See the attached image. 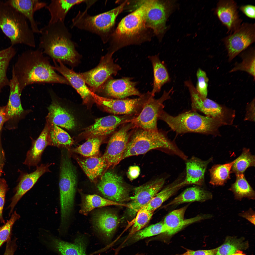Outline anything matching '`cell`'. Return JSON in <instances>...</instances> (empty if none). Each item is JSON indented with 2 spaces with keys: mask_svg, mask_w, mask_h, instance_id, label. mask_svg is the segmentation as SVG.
Here are the masks:
<instances>
[{
  "mask_svg": "<svg viewBox=\"0 0 255 255\" xmlns=\"http://www.w3.org/2000/svg\"><path fill=\"white\" fill-rule=\"evenodd\" d=\"M38 48L29 50L18 57L12 67L20 92L30 85L36 83H58L70 85L63 76L57 73Z\"/></svg>",
  "mask_w": 255,
  "mask_h": 255,
  "instance_id": "6da1fadb",
  "label": "cell"
},
{
  "mask_svg": "<svg viewBox=\"0 0 255 255\" xmlns=\"http://www.w3.org/2000/svg\"><path fill=\"white\" fill-rule=\"evenodd\" d=\"M40 30L38 48L44 54L70 65L77 62L79 55L64 21L48 23Z\"/></svg>",
  "mask_w": 255,
  "mask_h": 255,
  "instance_id": "7a4b0ae2",
  "label": "cell"
},
{
  "mask_svg": "<svg viewBox=\"0 0 255 255\" xmlns=\"http://www.w3.org/2000/svg\"><path fill=\"white\" fill-rule=\"evenodd\" d=\"M155 149H161L183 159L186 156L174 142L168 138L166 132L159 130L150 131L135 128L132 131L122 160L131 156L144 154Z\"/></svg>",
  "mask_w": 255,
  "mask_h": 255,
  "instance_id": "3957f363",
  "label": "cell"
},
{
  "mask_svg": "<svg viewBox=\"0 0 255 255\" xmlns=\"http://www.w3.org/2000/svg\"><path fill=\"white\" fill-rule=\"evenodd\" d=\"M159 119L166 123L177 134L189 132L216 136L219 134V129L222 125L219 119L201 115L193 110L173 116L164 110Z\"/></svg>",
  "mask_w": 255,
  "mask_h": 255,
  "instance_id": "277c9868",
  "label": "cell"
},
{
  "mask_svg": "<svg viewBox=\"0 0 255 255\" xmlns=\"http://www.w3.org/2000/svg\"><path fill=\"white\" fill-rule=\"evenodd\" d=\"M27 20L8 2H0V28L12 45L20 44L35 47L34 33Z\"/></svg>",
  "mask_w": 255,
  "mask_h": 255,
  "instance_id": "5b68a950",
  "label": "cell"
},
{
  "mask_svg": "<svg viewBox=\"0 0 255 255\" xmlns=\"http://www.w3.org/2000/svg\"><path fill=\"white\" fill-rule=\"evenodd\" d=\"M127 1L109 11L94 16L87 13L88 9L79 11L72 20V27L89 31L98 35L104 43L109 39L117 16L123 11Z\"/></svg>",
  "mask_w": 255,
  "mask_h": 255,
  "instance_id": "8992f818",
  "label": "cell"
},
{
  "mask_svg": "<svg viewBox=\"0 0 255 255\" xmlns=\"http://www.w3.org/2000/svg\"><path fill=\"white\" fill-rule=\"evenodd\" d=\"M145 8L143 1H140L136 9L121 20L109 40H111L110 50L115 52L140 37L147 28L144 18Z\"/></svg>",
  "mask_w": 255,
  "mask_h": 255,
  "instance_id": "52a82bcc",
  "label": "cell"
},
{
  "mask_svg": "<svg viewBox=\"0 0 255 255\" xmlns=\"http://www.w3.org/2000/svg\"><path fill=\"white\" fill-rule=\"evenodd\" d=\"M184 83L190 93L192 110L200 111L206 116L218 119L223 125L232 124L235 117L234 110L201 97L190 80L186 81Z\"/></svg>",
  "mask_w": 255,
  "mask_h": 255,
  "instance_id": "ba28073f",
  "label": "cell"
},
{
  "mask_svg": "<svg viewBox=\"0 0 255 255\" xmlns=\"http://www.w3.org/2000/svg\"><path fill=\"white\" fill-rule=\"evenodd\" d=\"M96 103L106 111L116 115H129L137 116L145 103L152 96L151 92L142 94L133 99H113L100 96L94 93L92 94Z\"/></svg>",
  "mask_w": 255,
  "mask_h": 255,
  "instance_id": "9c48e42d",
  "label": "cell"
},
{
  "mask_svg": "<svg viewBox=\"0 0 255 255\" xmlns=\"http://www.w3.org/2000/svg\"><path fill=\"white\" fill-rule=\"evenodd\" d=\"M173 92V88L168 91H164L160 98L155 99L152 96L145 103L141 110L130 122L135 128L152 131L158 130L157 123L159 116L163 110L165 101L170 99Z\"/></svg>",
  "mask_w": 255,
  "mask_h": 255,
  "instance_id": "30bf717a",
  "label": "cell"
},
{
  "mask_svg": "<svg viewBox=\"0 0 255 255\" xmlns=\"http://www.w3.org/2000/svg\"><path fill=\"white\" fill-rule=\"evenodd\" d=\"M145 7L144 18L146 27L151 29L157 35L165 32L166 23L173 6L170 1L143 0Z\"/></svg>",
  "mask_w": 255,
  "mask_h": 255,
  "instance_id": "8fae6325",
  "label": "cell"
},
{
  "mask_svg": "<svg viewBox=\"0 0 255 255\" xmlns=\"http://www.w3.org/2000/svg\"><path fill=\"white\" fill-rule=\"evenodd\" d=\"M114 53L109 51L102 57L96 67L87 72L80 73L94 93L100 90L111 76L116 75L121 70L119 65L114 62L112 56Z\"/></svg>",
  "mask_w": 255,
  "mask_h": 255,
  "instance_id": "7c38bea8",
  "label": "cell"
},
{
  "mask_svg": "<svg viewBox=\"0 0 255 255\" xmlns=\"http://www.w3.org/2000/svg\"><path fill=\"white\" fill-rule=\"evenodd\" d=\"M134 128L131 122L124 123L110 139L102 156L107 164L106 170L114 167L122 160L132 131Z\"/></svg>",
  "mask_w": 255,
  "mask_h": 255,
  "instance_id": "4fadbf2b",
  "label": "cell"
},
{
  "mask_svg": "<svg viewBox=\"0 0 255 255\" xmlns=\"http://www.w3.org/2000/svg\"><path fill=\"white\" fill-rule=\"evenodd\" d=\"M255 41V23L247 22L242 23L234 32L222 39L230 61L247 49Z\"/></svg>",
  "mask_w": 255,
  "mask_h": 255,
  "instance_id": "5bb4252c",
  "label": "cell"
},
{
  "mask_svg": "<svg viewBox=\"0 0 255 255\" xmlns=\"http://www.w3.org/2000/svg\"><path fill=\"white\" fill-rule=\"evenodd\" d=\"M97 187L105 198L111 201L123 204L131 200L129 189L122 177L113 172H104Z\"/></svg>",
  "mask_w": 255,
  "mask_h": 255,
  "instance_id": "9a60e30c",
  "label": "cell"
},
{
  "mask_svg": "<svg viewBox=\"0 0 255 255\" xmlns=\"http://www.w3.org/2000/svg\"><path fill=\"white\" fill-rule=\"evenodd\" d=\"M39 238L40 242L48 249L60 255H87L86 250L89 240L85 235L77 236L72 243L49 234H44Z\"/></svg>",
  "mask_w": 255,
  "mask_h": 255,
  "instance_id": "2e32d148",
  "label": "cell"
},
{
  "mask_svg": "<svg viewBox=\"0 0 255 255\" xmlns=\"http://www.w3.org/2000/svg\"><path fill=\"white\" fill-rule=\"evenodd\" d=\"M165 179L158 178L147 183L135 187L133 196L131 197V202L128 204V212L133 217L147 204L159 191L163 186Z\"/></svg>",
  "mask_w": 255,
  "mask_h": 255,
  "instance_id": "e0dca14e",
  "label": "cell"
},
{
  "mask_svg": "<svg viewBox=\"0 0 255 255\" xmlns=\"http://www.w3.org/2000/svg\"><path fill=\"white\" fill-rule=\"evenodd\" d=\"M93 221L95 229L99 234L101 240L106 246L109 245L119 223L117 215L109 210H102L95 213Z\"/></svg>",
  "mask_w": 255,
  "mask_h": 255,
  "instance_id": "ac0fdd59",
  "label": "cell"
},
{
  "mask_svg": "<svg viewBox=\"0 0 255 255\" xmlns=\"http://www.w3.org/2000/svg\"><path fill=\"white\" fill-rule=\"evenodd\" d=\"M135 117L126 115H113L98 118L94 124L85 129L83 134L88 139L105 136L110 134L119 126L130 122Z\"/></svg>",
  "mask_w": 255,
  "mask_h": 255,
  "instance_id": "d6986e66",
  "label": "cell"
},
{
  "mask_svg": "<svg viewBox=\"0 0 255 255\" xmlns=\"http://www.w3.org/2000/svg\"><path fill=\"white\" fill-rule=\"evenodd\" d=\"M10 91L7 106L8 120L5 123L6 128L11 130L17 128L19 120L24 112L22 107L20 92L17 81L13 71L9 80Z\"/></svg>",
  "mask_w": 255,
  "mask_h": 255,
  "instance_id": "ffe728a7",
  "label": "cell"
},
{
  "mask_svg": "<svg viewBox=\"0 0 255 255\" xmlns=\"http://www.w3.org/2000/svg\"><path fill=\"white\" fill-rule=\"evenodd\" d=\"M237 4L233 0H220L214 9V14L226 28L227 33L231 34L242 24L238 11Z\"/></svg>",
  "mask_w": 255,
  "mask_h": 255,
  "instance_id": "44dd1931",
  "label": "cell"
},
{
  "mask_svg": "<svg viewBox=\"0 0 255 255\" xmlns=\"http://www.w3.org/2000/svg\"><path fill=\"white\" fill-rule=\"evenodd\" d=\"M52 164V163L41 164L37 166L35 170L31 173H21L19 183L15 188V194L12 198L9 206L10 209L9 215L13 213L18 201L33 187L40 177L45 173L50 171L49 167Z\"/></svg>",
  "mask_w": 255,
  "mask_h": 255,
  "instance_id": "7402d4cb",
  "label": "cell"
},
{
  "mask_svg": "<svg viewBox=\"0 0 255 255\" xmlns=\"http://www.w3.org/2000/svg\"><path fill=\"white\" fill-rule=\"evenodd\" d=\"M136 82L132 81L130 77L118 79L109 78L100 89L109 96L115 99H123L132 95L139 97L141 95L136 88Z\"/></svg>",
  "mask_w": 255,
  "mask_h": 255,
  "instance_id": "603a6c76",
  "label": "cell"
},
{
  "mask_svg": "<svg viewBox=\"0 0 255 255\" xmlns=\"http://www.w3.org/2000/svg\"><path fill=\"white\" fill-rule=\"evenodd\" d=\"M53 68L65 77L80 94L83 102L87 103L92 98V91L87 87L85 80L80 73H77L66 67L62 62L53 60Z\"/></svg>",
  "mask_w": 255,
  "mask_h": 255,
  "instance_id": "cb8c5ba5",
  "label": "cell"
},
{
  "mask_svg": "<svg viewBox=\"0 0 255 255\" xmlns=\"http://www.w3.org/2000/svg\"><path fill=\"white\" fill-rule=\"evenodd\" d=\"M212 158L206 161L193 156L186 161V175L183 182L184 186L190 184L200 186L204 183L207 167Z\"/></svg>",
  "mask_w": 255,
  "mask_h": 255,
  "instance_id": "d4e9b609",
  "label": "cell"
},
{
  "mask_svg": "<svg viewBox=\"0 0 255 255\" xmlns=\"http://www.w3.org/2000/svg\"><path fill=\"white\" fill-rule=\"evenodd\" d=\"M8 2L28 20L34 33L39 34L40 29L38 23L34 18V14L36 11L45 7L47 3L38 0H13Z\"/></svg>",
  "mask_w": 255,
  "mask_h": 255,
  "instance_id": "484cf974",
  "label": "cell"
},
{
  "mask_svg": "<svg viewBox=\"0 0 255 255\" xmlns=\"http://www.w3.org/2000/svg\"><path fill=\"white\" fill-rule=\"evenodd\" d=\"M50 128L48 124L46 125L39 136L27 152L23 164L29 167L37 166L41 161L43 151L47 146L49 145Z\"/></svg>",
  "mask_w": 255,
  "mask_h": 255,
  "instance_id": "4316f807",
  "label": "cell"
},
{
  "mask_svg": "<svg viewBox=\"0 0 255 255\" xmlns=\"http://www.w3.org/2000/svg\"><path fill=\"white\" fill-rule=\"evenodd\" d=\"M76 160L91 181L94 183L97 178L106 170L107 164L102 156L83 158L77 157Z\"/></svg>",
  "mask_w": 255,
  "mask_h": 255,
  "instance_id": "83f0119b",
  "label": "cell"
},
{
  "mask_svg": "<svg viewBox=\"0 0 255 255\" xmlns=\"http://www.w3.org/2000/svg\"><path fill=\"white\" fill-rule=\"evenodd\" d=\"M212 198V195L211 192L196 186L186 189L165 206L167 207L172 205L194 202H203Z\"/></svg>",
  "mask_w": 255,
  "mask_h": 255,
  "instance_id": "f1b7e54d",
  "label": "cell"
},
{
  "mask_svg": "<svg viewBox=\"0 0 255 255\" xmlns=\"http://www.w3.org/2000/svg\"><path fill=\"white\" fill-rule=\"evenodd\" d=\"M183 179L181 177L178 178L158 192L147 204L140 209L154 212L164 202L184 186L182 183Z\"/></svg>",
  "mask_w": 255,
  "mask_h": 255,
  "instance_id": "f546056e",
  "label": "cell"
},
{
  "mask_svg": "<svg viewBox=\"0 0 255 255\" xmlns=\"http://www.w3.org/2000/svg\"><path fill=\"white\" fill-rule=\"evenodd\" d=\"M87 0H53L46 8L50 14L48 23L58 21H64L69 11L74 5L82 3H86Z\"/></svg>",
  "mask_w": 255,
  "mask_h": 255,
  "instance_id": "4dcf8cb0",
  "label": "cell"
},
{
  "mask_svg": "<svg viewBox=\"0 0 255 255\" xmlns=\"http://www.w3.org/2000/svg\"><path fill=\"white\" fill-rule=\"evenodd\" d=\"M57 102H53L49 106V116L53 124L68 129L73 128L75 123L73 116Z\"/></svg>",
  "mask_w": 255,
  "mask_h": 255,
  "instance_id": "1f68e13d",
  "label": "cell"
},
{
  "mask_svg": "<svg viewBox=\"0 0 255 255\" xmlns=\"http://www.w3.org/2000/svg\"><path fill=\"white\" fill-rule=\"evenodd\" d=\"M152 63L153 73V88L151 92L154 96L159 92L162 86L170 81L169 74L164 63L160 59L158 55L149 56Z\"/></svg>",
  "mask_w": 255,
  "mask_h": 255,
  "instance_id": "d6a6232c",
  "label": "cell"
},
{
  "mask_svg": "<svg viewBox=\"0 0 255 255\" xmlns=\"http://www.w3.org/2000/svg\"><path fill=\"white\" fill-rule=\"evenodd\" d=\"M112 205L124 206L127 208L128 206V204L116 203L97 195L83 194L82 195L81 203L79 212L86 216L95 208Z\"/></svg>",
  "mask_w": 255,
  "mask_h": 255,
  "instance_id": "836d02e7",
  "label": "cell"
},
{
  "mask_svg": "<svg viewBox=\"0 0 255 255\" xmlns=\"http://www.w3.org/2000/svg\"><path fill=\"white\" fill-rule=\"evenodd\" d=\"M235 182L229 190L232 192L235 200L241 201L243 198L254 200L255 192L246 179L244 174L236 175Z\"/></svg>",
  "mask_w": 255,
  "mask_h": 255,
  "instance_id": "e575fe53",
  "label": "cell"
},
{
  "mask_svg": "<svg viewBox=\"0 0 255 255\" xmlns=\"http://www.w3.org/2000/svg\"><path fill=\"white\" fill-rule=\"evenodd\" d=\"M188 207L187 205L170 212L165 217L163 221L166 229L163 234L171 236L178 232V228L184 220L185 212Z\"/></svg>",
  "mask_w": 255,
  "mask_h": 255,
  "instance_id": "d590c367",
  "label": "cell"
},
{
  "mask_svg": "<svg viewBox=\"0 0 255 255\" xmlns=\"http://www.w3.org/2000/svg\"><path fill=\"white\" fill-rule=\"evenodd\" d=\"M236 159L233 161L223 164L214 165L210 170L209 183L214 186H222L230 178L231 168Z\"/></svg>",
  "mask_w": 255,
  "mask_h": 255,
  "instance_id": "8d00e7d4",
  "label": "cell"
},
{
  "mask_svg": "<svg viewBox=\"0 0 255 255\" xmlns=\"http://www.w3.org/2000/svg\"><path fill=\"white\" fill-rule=\"evenodd\" d=\"M16 53L15 49L11 46L0 50V93L4 87L9 86L7 71L10 61Z\"/></svg>",
  "mask_w": 255,
  "mask_h": 255,
  "instance_id": "74e56055",
  "label": "cell"
},
{
  "mask_svg": "<svg viewBox=\"0 0 255 255\" xmlns=\"http://www.w3.org/2000/svg\"><path fill=\"white\" fill-rule=\"evenodd\" d=\"M49 145L59 148H68L73 143V141L66 131L53 124L50 128Z\"/></svg>",
  "mask_w": 255,
  "mask_h": 255,
  "instance_id": "f35d334b",
  "label": "cell"
},
{
  "mask_svg": "<svg viewBox=\"0 0 255 255\" xmlns=\"http://www.w3.org/2000/svg\"><path fill=\"white\" fill-rule=\"evenodd\" d=\"M103 136L90 138L84 143L73 149L74 152L86 157L99 156L100 146Z\"/></svg>",
  "mask_w": 255,
  "mask_h": 255,
  "instance_id": "ab89813d",
  "label": "cell"
},
{
  "mask_svg": "<svg viewBox=\"0 0 255 255\" xmlns=\"http://www.w3.org/2000/svg\"><path fill=\"white\" fill-rule=\"evenodd\" d=\"M243 240L234 237H227L223 244L217 247L216 255H231L238 251L245 249L248 244Z\"/></svg>",
  "mask_w": 255,
  "mask_h": 255,
  "instance_id": "60d3db41",
  "label": "cell"
},
{
  "mask_svg": "<svg viewBox=\"0 0 255 255\" xmlns=\"http://www.w3.org/2000/svg\"><path fill=\"white\" fill-rule=\"evenodd\" d=\"M255 164L254 156L251 154L249 149L244 148L232 166L231 172L236 175L243 174L247 168L254 166Z\"/></svg>",
  "mask_w": 255,
  "mask_h": 255,
  "instance_id": "b9f144b4",
  "label": "cell"
},
{
  "mask_svg": "<svg viewBox=\"0 0 255 255\" xmlns=\"http://www.w3.org/2000/svg\"><path fill=\"white\" fill-rule=\"evenodd\" d=\"M243 60L242 62L237 64L230 72L238 70L243 71L247 72L255 78V50L254 47L248 49L243 54Z\"/></svg>",
  "mask_w": 255,
  "mask_h": 255,
  "instance_id": "7bdbcfd3",
  "label": "cell"
},
{
  "mask_svg": "<svg viewBox=\"0 0 255 255\" xmlns=\"http://www.w3.org/2000/svg\"><path fill=\"white\" fill-rule=\"evenodd\" d=\"M153 212L140 209L137 212L130 231L125 239L126 241L134 234L143 229L149 222Z\"/></svg>",
  "mask_w": 255,
  "mask_h": 255,
  "instance_id": "ee69618b",
  "label": "cell"
},
{
  "mask_svg": "<svg viewBox=\"0 0 255 255\" xmlns=\"http://www.w3.org/2000/svg\"><path fill=\"white\" fill-rule=\"evenodd\" d=\"M20 217V215L15 211L10 219L0 227V248L11 237L13 226L15 222Z\"/></svg>",
  "mask_w": 255,
  "mask_h": 255,
  "instance_id": "f6af8a7d",
  "label": "cell"
},
{
  "mask_svg": "<svg viewBox=\"0 0 255 255\" xmlns=\"http://www.w3.org/2000/svg\"><path fill=\"white\" fill-rule=\"evenodd\" d=\"M196 76L197 82L196 89L201 97L206 98L208 79L206 73L200 68H199L197 72Z\"/></svg>",
  "mask_w": 255,
  "mask_h": 255,
  "instance_id": "bcb514c9",
  "label": "cell"
},
{
  "mask_svg": "<svg viewBox=\"0 0 255 255\" xmlns=\"http://www.w3.org/2000/svg\"><path fill=\"white\" fill-rule=\"evenodd\" d=\"M8 190V185L6 180L0 178V221L1 223H5L3 217V211L5 195Z\"/></svg>",
  "mask_w": 255,
  "mask_h": 255,
  "instance_id": "7dc6e473",
  "label": "cell"
},
{
  "mask_svg": "<svg viewBox=\"0 0 255 255\" xmlns=\"http://www.w3.org/2000/svg\"><path fill=\"white\" fill-rule=\"evenodd\" d=\"M16 238L12 239L10 237L7 241L6 247L3 255H14L17 248Z\"/></svg>",
  "mask_w": 255,
  "mask_h": 255,
  "instance_id": "c3c4849f",
  "label": "cell"
},
{
  "mask_svg": "<svg viewBox=\"0 0 255 255\" xmlns=\"http://www.w3.org/2000/svg\"><path fill=\"white\" fill-rule=\"evenodd\" d=\"M240 10L247 17L251 19L255 18V7L250 4L242 5L239 7Z\"/></svg>",
  "mask_w": 255,
  "mask_h": 255,
  "instance_id": "681fc988",
  "label": "cell"
},
{
  "mask_svg": "<svg viewBox=\"0 0 255 255\" xmlns=\"http://www.w3.org/2000/svg\"><path fill=\"white\" fill-rule=\"evenodd\" d=\"M217 248L209 250L193 251L188 250L185 253L180 255H216Z\"/></svg>",
  "mask_w": 255,
  "mask_h": 255,
  "instance_id": "f907efd6",
  "label": "cell"
},
{
  "mask_svg": "<svg viewBox=\"0 0 255 255\" xmlns=\"http://www.w3.org/2000/svg\"><path fill=\"white\" fill-rule=\"evenodd\" d=\"M239 216L244 218L253 225L255 224V212L251 208L242 212L238 214Z\"/></svg>",
  "mask_w": 255,
  "mask_h": 255,
  "instance_id": "816d5d0a",
  "label": "cell"
},
{
  "mask_svg": "<svg viewBox=\"0 0 255 255\" xmlns=\"http://www.w3.org/2000/svg\"><path fill=\"white\" fill-rule=\"evenodd\" d=\"M140 171V168L138 166H131L129 167L127 172L128 177L130 180H133L138 177Z\"/></svg>",
  "mask_w": 255,
  "mask_h": 255,
  "instance_id": "f5cc1de1",
  "label": "cell"
},
{
  "mask_svg": "<svg viewBox=\"0 0 255 255\" xmlns=\"http://www.w3.org/2000/svg\"><path fill=\"white\" fill-rule=\"evenodd\" d=\"M247 106L246 120L255 121V100H253Z\"/></svg>",
  "mask_w": 255,
  "mask_h": 255,
  "instance_id": "db71d44e",
  "label": "cell"
},
{
  "mask_svg": "<svg viewBox=\"0 0 255 255\" xmlns=\"http://www.w3.org/2000/svg\"><path fill=\"white\" fill-rule=\"evenodd\" d=\"M7 106H0V133L3 126L8 120Z\"/></svg>",
  "mask_w": 255,
  "mask_h": 255,
  "instance_id": "11a10c76",
  "label": "cell"
},
{
  "mask_svg": "<svg viewBox=\"0 0 255 255\" xmlns=\"http://www.w3.org/2000/svg\"><path fill=\"white\" fill-rule=\"evenodd\" d=\"M2 131L0 133V178L4 173L3 169L5 162V153L2 146L1 140Z\"/></svg>",
  "mask_w": 255,
  "mask_h": 255,
  "instance_id": "9f6ffc18",
  "label": "cell"
},
{
  "mask_svg": "<svg viewBox=\"0 0 255 255\" xmlns=\"http://www.w3.org/2000/svg\"><path fill=\"white\" fill-rule=\"evenodd\" d=\"M231 255H246L240 250L237 251L235 253Z\"/></svg>",
  "mask_w": 255,
  "mask_h": 255,
  "instance_id": "6f0895ef",
  "label": "cell"
},
{
  "mask_svg": "<svg viewBox=\"0 0 255 255\" xmlns=\"http://www.w3.org/2000/svg\"><path fill=\"white\" fill-rule=\"evenodd\" d=\"M134 255H145L144 253H137Z\"/></svg>",
  "mask_w": 255,
  "mask_h": 255,
  "instance_id": "680465c9",
  "label": "cell"
}]
</instances>
